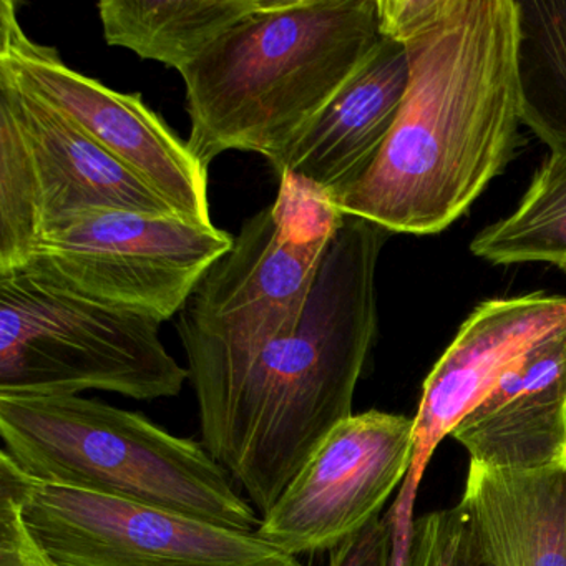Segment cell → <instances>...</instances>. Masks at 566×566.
I'll use <instances>...</instances> for the list:
<instances>
[{
	"label": "cell",
	"mask_w": 566,
	"mask_h": 566,
	"mask_svg": "<svg viewBox=\"0 0 566 566\" xmlns=\"http://www.w3.org/2000/svg\"><path fill=\"white\" fill-rule=\"evenodd\" d=\"M379 11L409 55V84L376 164L333 203L387 233H440L515 150L516 0H379Z\"/></svg>",
	"instance_id": "6da1fadb"
},
{
	"label": "cell",
	"mask_w": 566,
	"mask_h": 566,
	"mask_svg": "<svg viewBox=\"0 0 566 566\" xmlns=\"http://www.w3.org/2000/svg\"><path fill=\"white\" fill-rule=\"evenodd\" d=\"M387 234L344 217L297 326L198 407L201 443L263 516L334 427L353 416L376 340V271Z\"/></svg>",
	"instance_id": "7a4b0ae2"
},
{
	"label": "cell",
	"mask_w": 566,
	"mask_h": 566,
	"mask_svg": "<svg viewBox=\"0 0 566 566\" xmlns=\"http://www.w3.org/2000/svg\"><path fill=\"white\" fill-rule=\"evenodd\" d=\"M382 39L379 0H263L180 74L188 147L205 167L231 150L273 164Z\"/></svg>",
	"instance_id": "3957f363"
},
{
	"label": "cell",
	"mask_w": 566,
	"mask_h": 566,
	"mask_svg": "<svg viewBox=\"0 0 566 566\" xmlns=\"http://www.w3.org/2000/svg\"><path fill=\"white\" fill-rule=\"evenodd\" d=\"M2 450L39 482L256 532V510L203 443L82 396L0 397Z\"/></svg>",
	"instance_id": "277c9868"
},
{
	"label": "cell",
	"mask_w": 566,
	"mask_h": 566,
	"mask_svg": "<svg viewBox=\"0 0 566 566\" xmlns=\"http://www.w3.org/2000/svg\"><path fill=\"white\" fill-rule=\"evenodd\" d=\"M343 220L321 188L286 174L274 203L244 221L233 248L205 274L178 317L198 407L297 326Z\"/></svg>",
	"instance_id": "5b68a950"
},
{
	"label": "cell",
	"mask_w": 566,
	"mask_h": 566,
	"mask_svg": "<svg viewBox=\"0 0 566 566\" xmlns=\"http://www.w3.org/2000/svg\"><path fill=\"white\" fill-rule=\"evenodd\" d=\"M160 321L0 274V397H177L190 373L160 339Z\"/></svg>",
	"instance_id": "8992f818"
},
{
	"label": "cell",
	"mask_w": 566,
	"mask_h": 566,
	"mask_svg": "<svg viewBox=\"0 0 566 566\" xmlns=\"http://www.w3.org/2000/svg\"><path fill=\"white\" fill-rule=\"evenodd\" d=\"M104 211L177 214L67 117L0 74V274L19 270L45 237Z\"/></svg>",
	"instance_id": "52a82bcc"
},
{
	"label": "cell",
	"mask_w": 566,
	"mask_h": 566,
	"mask_svg": "<svg viewBox=\"0 0 566 566\" xmlns=\"http://www.w3.org/2000/svg\"><path fill=\"white\" fill-rule=\"evenodd\" d=\"M233 244L227 231L178 214L104 211L39 241L12 273L165 323Z\"/></svg>",
	"instance_id": "ba28073f"
},
{
	"label": "cell",
	"mask_w": 566,
	"mask_h": 566,
	"mask_svg": "<svg viewBox=\"0 0 566 566\" xmlns=\"http://www.w3.org/2000/svg\"><path fill=\"white\" fill-rule=\"evenodd\" d=\"M0 74L67 117L181 218L214 227L208 167L195 157L188 142L145 104L142 94H120L69 67L57 49L32 41L12 0H0Z\"/></svg>",
	"instance_id": "9c48e42d"
},
{
	"label": "cell",
	"mask_w": 566,
	"mask_h": 566,
	"mask_svg": "<svg viewBox=\"0 0 566 566\" xmlns=\"http://www.w3.org/2000/svg\"><path fill=\"white\" fill-rule=\"evenodd\" d=\"M24 512L57 566H303L256 532L31 475Z\"/></svg>",
	"instance_id": "30bf717a"
},
{
	"label": "cell",
	"mask_w": 566,
	"mask_h": 566,
	"mask_svg": "<svg viewBox=\"0 0 566 566\" xmlns=\"http://www.w3.org/2000/svg\"><path fill=\"white\" fill-rule=\"evenodd\" d=\"M413 450V417L353 413L301 467L261 518L256 535L296 558L337 548L380 515L406 480Z\"/></svg>",
	"instance_id": "8fae6325"
},
{
	"label": "cell",
	"mask_w": 566,
	"mask_h": 566,
	"mask_svg": "<svg viewBox=\"0 0 566 566\" xmlns=\"http://www.w3.org/2000/svg\"><path fill=\"white\" fill-rule=\"evenodd\" d=\"M566 326V296L530 293L480 304L460 327L423 384L416 417V450L392 509V566H403L413 503L427 465L453 427L482 402L543 337Z\"/></svg>",
	"instance_id": "7c38bea8"
},
{
	"label": "cell",
	"mask_w": 566,
	"mask_h": 566,
	"mask_svg": "<svg viewBox=\"0 0 566 566\" xmlns=\"http://www.w3.org/2000/svg\"><path fill=\"white\" fill-rule=\"evenodd\" d=\"M409 55L384 35L363 67L271 165L277 180L291 174L331 200L356 187L376 164L402 107Z\"/></svg>",
	"instance_id": "4fadbf2b"
},
{
	"label": "cell",
	"mask_w": 566,
	"mask_h": 566,
	"mask_svg": "<svg viewBox=\"0 0 566 566\" xmlns=\"http://www.w3.org/2000/svg\"><path fill=\"white\" fill-rule=\"evenodd\" d=\"M450 437L486 469L526 472L565 462L566 326L520 357Z\"/></svg>",
	"instance_id": "5bb4252c"
},
{
	"label": "cell",
	"mask_w": 566,
	"mask_h": 566,
	"mask_svg": "<svg viewBox=\"0 0 566 566\" xmlns=\"http://www.w3.org/2000/svg\"><path fill=\"white\" fill-rule=\"evenodd\" d=\"M492 566H566V460L545 469L470 462L459 503Z\"/></svg>",
	"instance_id": "9a60e30c"
},
{
	"label": "cell",
	"mask_w": 566,
	"mask_h": 566,
	"mask_svg": "<svg viewBox=\"0 0 566 566\" xmlns=\"http://www.w3.org/2000/svg\"><path fill=\"white\" fill-rule=\"evenodd\" d=\"M261 6L263 0H104L97 9L108 45L184 74Z\"/></svg>",
	"instance_id": "2e32d148"
},
{
	"label": "cell",
	"mask_w": 566,
	"mask_h": 566,
	"mask_svg": "<svg viewBox=\"0 0 566 566\" xmlns=\"http://www.w3.org/2000/svg\"><path fill=\"white\" fill-rule=\"evenodd\" d=\"M520 101L549 150H566V0H516Z\"/></svg>",
	"instance_id": "e0dca14e"
},
{
	"label": "cell",
	"mask_w": 566,
	"mask_h": 566,
	"mask_svg": "<svg viewBox=\"0 0 566 566\" xmlns=\"http://www.w3.org/2000/svg\"><path fill=\"white\" fill-rule=\"evenodd\" d=\"M473 256L500 266L566 261V150H549L510 217L473 238Z\"/></svg>",
	"instance_id": "ac0fdd59"
},
{
	"label": "cell",
	"mask_w": 566,
	"mask_h": 566,
	"mask_svg": "<svg viewBox=\"0 0 566 566\" xmlns=\"http://www.w3.org/2000/svg\"><path fill=\"white\" fill-rule=\"evenodd\" d=\"M29 475L0 452V566H57L29 525L24 492Z\"/></svg>",
	"instance_id": "d6986e66"
},
{
	"label": "cell",
	"mask_w": 566,
	"mask_h": 566,
	"mask_svg": "<svg viewBox=\"0 0 566 566\" xmlns=\"http://www.w3.org/2000/svg\"><path fill=\"white\" fill-rule=\"evenodd\" d=\"M392 522L386 513L331 549L329 566H392Z\"/></svg>",
	"instance_id": "ffe728a7"
},
{
	"label": "cell",
	"mask_w": 566,
	"mask_h": 566,
	"mask_svg": "<svg viewBox=\"0 0 566 566\" xmlns=\"http://www.w3.org/2000/svg\"><path fill=\"white\" fill-rule=\"evenodd\" d=\"M447 566H492L486 556L483 555L480 543L476 542L462 509H460V522L457 526L455 538H453L452 552H450L449 565Z\"/></svg>",
	"instance_id": "44dd1931"
},
{
	"label": "cell",
	"mask_w": 566,
	"mask_h": 566,
	"mask_svg": "<svg viewBox=\"0 0 566 566\" xmlns=\"http://www.w3.org/2000/svg\"><path fill=\"white\" fill-rule=\"evenodd\" d=\"M406 566H447V556L439 549H416V552L410 553Z\"/></svg>",
	"instance_id": "7402d4cb"
},
{
	"label": "cell",
	"mask_w": 566,
	"mask_h": 566,
	"mask_svg": "<svg viewBox=\"0 0 566 566\" xmlns=\"http://www.w3.org/2000/svg\"><path fill=\"white\" fill-rule=\"evenodd\" d=\"M559 270H562L563 273L566 274V261H565V263L562 264V266H559Z\"/></svg>",
	"instance_id": "603a6c76"
}]
</instances>
